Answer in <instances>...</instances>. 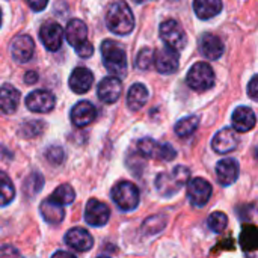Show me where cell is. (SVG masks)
Instances as JSON below:
<instances>
[{
  "mask_svg": "<svg viewBox=\"0 0 258 258\" xmlns=\"http://www.w3.org/2000/svg\"><path fill=\"white\" fill-rule=\"evenodd\" d=\"M239 171H240V166L236 159H222L216 165V178L219 184L230 186L237 180Z\"/></svg>",
  "mask_w": 258,
  "mask_h": 258,
  "instance_id": "cell-18",
  "label": "cell"
},
{
  "mask_svg": "<svg viewBox=\"0 0 258 258\" xmlns=\"http://www.w3.org/2000/svg\"><path fill=\"white\" fill-rule=\"evenodd\" d=\"M45 157H47V160H48L50 163L59 165V163H62L65 154H63V150H62L60 147H50V148L47 150V153H45Z\"/></svg>",
  "mask_w": 258,
  "mask_h": 258,
  "instance_id": "cell-36",
  "label": "cell"
},
{
  "mask_svg": "<svg viewBox=\"0 0 258 258\" xmlns=\"http://www.w3.org/2000/svg\"><path fill=\"white\" fill-rule=\"evenodd\" d=\"M63 35L67 36V41L70 45L73 47H77L79 44L85 42L88 39V29H86V24L82 21V20H71L67 27H65V32Z\"/></svg>",
  "mask_w": 258,
  "mask_h": 258,
  "instance_id": "cell-22",
  "label": "cell"
},
{
  "mask_svg": "<svg viewBox=\"0 0 258 258\" xmlns=\"http://www.w3.org/2000/svg\"><path fill=\"white\" fill-rule=\"evenodd\" d=\"M177 156V151L172 145L169 144H160V148H159V160H165V162H169V160H174Z\"/></svg>",
  "mask_w": 258,
  "mask_h": 258,
  "instance_id": "cell-37",
  "label": "cell"
},
{
  "mask_svg": "<svg viewBox=\"0 0 258 258\" xmlns=\"http://www.w3.org/2000/svg\"><path fill=\"white\" fill-rule=\"evenodd\" d=\"M166 227V218L162 216V215H156V216H151L150 219H147L144 222V233L148 234V236H153V234H157L160 233L163 228Z\"/></svg>",
  "mask_w": 258,
  "mask_h": 258,
  "instance_id": "cell-31",
  "label": "cell"
},
{
  "mask_svg": "<svg viewBox=\"0 0 258 258\" xmlns=\"http://www.w3.org/2000/svg\"><path fill=\"white\" fill-rule=\"evenodd\" d=\"M36 82H38V74H36L35 71H29V73L24 74V83L33 85V83H36Z\"/></svg>",
  "mask_w": 258,
  "mask_h": 258,
  "instance_id": "cell-42",
  "label": "cell"
},
{
  "mask_svg": "<svg viewBox=\"0 0 258 258\" xmlns=\"http://www.w3.org/2000/svg\"><path fill=\"white\" fill-rule=\"evenodd\" d=\"M121 92H122V83L116 76L106 77L98 85V98L106 104L115 103L121 97Z\"/></svg>",
  "mask_w": 258,
  "mask_h": 258,
  "instance_id": "cell-15",
  "label": "cell"
},
{
  "mask_svg": "<svg viewBox=\"0 0 258 258\" xmlns=\"http://www.w3.org/2000/svg\"><path fill=\"white\" fill-rule=\"evenodd\" d=\"M42 184H44V180H42V177L39 175V174H32L29 178H26V181H24V194H27V192H30V189H33L32 190V197L33 195H36L41 189H42Z\"/></svg>",
  "mask_w": 258,
  "mask_h": 258,
  "instance_id": "cell-33",
  "label": "cell"
},
{
  "mask_svg": "<svg viewBox=\"0 0 258 258\" xmlns=\"http://www.w3.org/2000/svg\"><path fill=\"white\" fill-rule=\"evenodd\" d=\"M190 178V171L186 166H177L172 172H163L159 174L156 178V189L163 197H172L175 195L181 187L187 184Z\"/></svg>",
  "mask_w": 258,
  "mask_h": 258,
  "instance_id": "cell-3",
  "label": "cell"
},
{
  "mask_svg": "<svg viewBox=\"0 0 258 258\" xmlns=\"http://www.w3.org/2000/svg\"><path fill=\"white\" fill-rule=\"evenodd\" d=\"M248 94L252 100H258V77L254 76L248 85Z\"/></svg>",
  "mask_w": 258,
  "mask_h": 258,
  "instance_id": "cell-39",
  "label": "cell"
},
{
  "mask_svg": "<svg viewBox=\"0 0 258 258\" xmlns=\"http://www.w3.org/2000/svg\"><path fill=\"white\" fill-rule=\"evenodd\" d=\"M239 145V138L234 128H222L218 132L212 141V147L218 154H228L234 151Z\"/></svg>",
  "mask_w": 258,
  "mask_h": 258,
  "instance_id": "cell-12",
  "label": "cell"
},
{
  "mask_svg": "<svg viewBox=\"0 0 258 258\" xmlns=\"http://www.w3.org/2000/svg\"><path fill=\"white\" fill-rule=\"evenodd\" d=\"M57 255H63V257H74L73 254H70V252H63V251H60V252H56V254H54V257H57Z\"/></svg>",
  "mask_w": 258,
  "mask_h": 258,
  "instance_id": "cell-43",
  "label": "cell"
},
{
  "mask_svg": "<svg viewBox=\"0 0 258 258\" xmlns=\"http://www.w3.org/2000/svg\"><path fill=\"white\" fill-rule=\"evenodd\" d=\"M15 198V189L11 178L0 171V207H5L12 203Z\"/></svg>",
  "mask_w": 258,
  "mask_h": 258,
  "instance_id": "cell-26",
  "label": "cell"
},
{
  "mask_svg": "<svg viewBox=\"0 0 258 258\" xmlns=\"http://www.w3.org/2000/svg\"><path fill=\"white\" fill-rule=\"evenodd\" d=\"M39 38L48 51H56L63 42V29L56 21H47L41 26Z\"/></svg>",
  "mask_w": 258,
  "mask_h": 258,
  "instance_id": "cell-8",
  "label": "cell"
},
{
  "mask_svg": "<svg viewBox=\"0 0 258 258\" xmlns=\"http://www.w3.org/2000/svg\"><path fill=\"white\" fill-rule=\"evenodd\" d=\"M33 51H35V42L29 35H20L11 44V54L14 60L20 63L29 62L33 56Z\"/></svg>",
  "mask_w": 258,
  "mask_h": 258,
  "instance_id": "cell-14",
  "label": "cell"
},
{
  "mask_svg": "<svg viewBox=\"0 0 258 258\" xmlns=\"http://www.w3.org/2000/svg\"><path fill=\"white\" fill-rule=\"evenodd\" d=\"M194 11L201 20H210L221 14L222 0H194Z\"/></svg>",
  "mask_w": 258,
  "mask_h": 258,
  "instance_id": "cell-24",
  "label": "cell"
},
{
  "mask_svg": "<svg viewBox=\"0 0 258 258\" xmlns=\"http://www.w3.org/2000/svg\"><path fill=\"white\" fill-rule=\"evenodd\" d=\"M106 24L109 30L116 35H128L135 27V17L128 5L124 2L110 5L106 14Z\"/></svg>",
  "mask_w": 258,
  "mask_h": 258,
  "instance_id": "cell-1",
  "label": "cell"
},
{
  "mask_svg": "<svg viewBox=\"0 0 258 258\" xmlns=\"http://www.w3.org/2000/svg\"><path fill=\"white\" fill-rule=\"evenodd\" d=\"M112 200L113 203L124 212H132L139 204V190L138 187L130 181H121L118 183L112 190Z\"/></svg>",
  "mask_w": 258,
  "mask_h": 258,
  "instance_id": "cell-5",
  "label": "cell"
},
{
  "mask_svg": "<svg viewBox=\"0 0 258 258\" xmlns=\"http://www.w3.org/2000/svg\"><path fill=\"white\" fill-rule=\"evenodd\" d=\"M26 106L32 112L47 113V112L53 110V107H54V95L48 91H44V89L33 91L27 95Z\"/></svg>",
  "mask_w": 258,
  "mask_h": 258,
  "instance_id": "cell-11",
  "label": "cell"
},
{
  "mask_svg": "<svg viewBox=\"0 0 258 258\" xmlns=\"http://www.w3.org/2000/svg\"><path fill=\"white\" fill-rule=\"evenodd\" d=\"M240 245L245 251H255L258 246V231L255 225H245L240 234Z\"/></svg>",
  "mask_w": 258,
  "mask_h": 258,
  "instance_id": "cell-27",
  "label": "cell"
},
{
  "mask_svg": "<svg viewBox=\"0 0 258 258\" xmlns=\"http://www.w3.org/2000/svg\"><path fill=\"white\" fill-rule=\"evenodd\" d=\"M153 62L160 74H172L178 70V51L169 45H165L157 50Z\"/></svg>",
  "mask_w": 258,
  "mask_h": 258,
  "instance_id": "cell-9",
  "label": "cell"
},
{
  "mask_svg": "<svg viewBox=\"0 0 258 258\" xmlns=\"http://www.w3.org/2000/svg\"><path fill=\"white\" fill-rule=\"evenodd\" d=\"M44 130V122L41 121H29L23 125L21 128V133L26 136V138H35L38 135H41Z\"/></svg>",
  "mask_w": 258,
  "mask_h": 258,
  "instance_id": "cell-35",
  "label": "cell"
},
{
  "mask_svg": "<svg viewBox=\"0 0 258 258\" xmlns=\"http://www.w3.org/2000/svg\"><path fill=\"white\" fill-rule=\"evenodd\" d=\"M65 243L77 252H86L92 248L94 239L89 231L82 227H76L65 234Z\"/></svg>",
  "mask_w": 258,
  "mask_h": 258,
  "instance_id": "cell-13",
  "label": "cell"
},
{
  "mask_svg": "<svg viewBox=\"0 0 258 258\" xmlns=\"http://www.w3.org/2000/svg\"><path fill=\"white\" fill-rule=\"evenodd\" d=\"M233 121V128L239 133H246L251 132L255 124H257V116L254 113V110L251 107L246 106H239L231 116Z\"/></svg>",
  "mask_w": 258,
  "mask_h": 258,
  "instance_id": "cell-16",
  "label": "cell"
},
{
  "mask_svg": "<svg viewBox=\"0 0 258 258\" xmlns=\"http://www.w3.org/2000/svg\"><path fill=\"white\" fill-rule=\"evenodd\" d=\"M200 125V118L192 115V116H186L183 119H180L177 124H175V133L180 136V138H189L190 135H194L197 132Z\"/></svg>",
  "mask_w": 258,
  "mask_h": 258,
  "instance_id": "cell-28",
  "label": "cell"
},
{
  "mask_svg": "<svg viewBox=\"0 0 258 258\" xmlns=\"http://www.w3.org/2000/svg\"><path fill=\"white\" fill-rule=\"evenodd\" d=\"M15 255H20V252L12 248V246H2L0 248V257H15Z\"/></svg>",
  "mask_w": 258,
  "mask_h": 258,
  "instance_id": "cell-41",
  "label": "cell"
},
{
  "mask_svg": "<svg viewBox=\"0 0 258 258\" xmlns=\"http://www.w3.org/2000/svg\"><path fill=\"white\" fill-rule=\"evenodd\" d=\"M101 56H103L106 70L112 76L122 77L127 74V56L121 44L112 39H106L101 44Z\"/></svg>",
  "mask_w": 258,
  "mask_h": 258,
  "instance_id": "cell-2",
  "label": "cell"
},
{
  "mask_svg": "<svg viewBox=\"0 0 258 258\" xmlns=\"http://www.w3.org/2000/svg\"><path fill=\"white\" fill-rule=\"evenodd\" d=\"M212 192H213L212 184L206 178H201V177L190 180L187 184V198L190 204L195 207H204L209 203Z\"/></svg>",
  "mask_w": 258,
  "mask_h": 258,
  "instance_id": "cell-7",
  "label": "cell"
},
{
  "mask_svg": "<svg viewBox=\"0 0 258 258\" xmlns=\"http://www.w3.org/2000/svg\"><path fill=\"white\" fill-rule=\"evenodd\" d=\"M20 101V92L12 85H3L0 88V115H11L17 110Z\"/></svg>",
  "mask_w": 258,
  "mask_h": 258,
  "instance_id": "cell-21",
  "label": "cell"
},
{
  "mask_svg": "<svg viewBox=\"0 0 258 258\" xmlns=\"http://www.w3.org/2000/svg\"><path fill=\"white\" fill-rule=\"evenodd\" d=\"M186 82H187V85L194 91L204 92V91L210 89L215 85V71H213V68L209 63L197 62L189 70Z\"/></svg>",
  "mask_w": 258,
  "mask_h": 258,
  "instance_id": "cell-4",
  "label": "cell"
},
{
  "mask_svg": "<svg viewBox=\"0 0 258 258\" xmlns=\"http://www.w3.org/2000/svg\"><path fill=\"white\" fill-rule=\"evenodd\" d=\"M154 60V53L151 48H142L139 53H138V57H136V65L141 68V70H148L151 67Z\"/></svg>",
  "mask_w": 258,
  "mask_h": 258,
  "instance_id": "cell-34",
  "label": "cell"
},
{
  "mask_svg": "<svg viewBox=\"0 0 258 258\" xmlns=\"http://www.w3.org/2000/svg\"><path fill=\"white\" fill-rule=\"evenodd\" d=\"M228 225V218L222 212H215L209 218V228L213 233H222Z\"/></svg>",
  "mask_w": 258,
  "mask_h": 258,
  "instance_id": "cell-32",
  "label": "cell"
},
{
  "mask_svg": "<svg viewBox=\"0 0 258 258\" xmlns=\"http://www.w3.org/2000/svg\"><path fill=\"white\" fill-rule=\"evenodd\" d=\"M0 26H2V9H0Z\"/></svg>",
  "mask_w": 258,
  "mask_h": 258,
  "instance_id": "cell-45",
  "label": "cell"
},
{
  "mask_svg": "<svg viewBox=\"0 0 258 258\" xmlns=\"http://www.w3.org/2000/svg\"><path fill=\"white\" fill-rule=\"evenodd\" d=\"M160 36L166 45L177 51L186 47V33L175 20H166L160 24Z\"/></svg>",
  "mask_w": 258,
  "mask_h": 258,
  "instance_id": "cell-6",
  "label": "cell"
},
{
  "mask_svg": "<svg viewBox=\"0 0 258 258\" xmlns=\"http://www.w3.org/2000/svg\"><path fill=\"white\" fill-rule=\"evenodd\" d=\"M74 198H76V192L70 184H60L50 197V200L57 203L59 206H68L74 201Z\"/></svg>",
  "mask_w": 258,
  "mask_h": 258,
  "instance_id": "cell-29",
  "label": "cell"
},
{
  "mask_svg": "<svg viewBox=\"0 0 258 258\" xmlns=\"http://www.w3.org/2000/svg\"><path fill=\"white\" fill-rule=\"evenodd\" d=\"M76 48V51H77V54L80 56V57H83V59H86V57H91L92 56V53H94V45L86 39L85 42H82V44H79L77 47H74Z\"/></svg>",
  "mask_w": 258,
  "mask_h": 258,
  "instance_id": "cell-38",
  "label": "cell"
},
{
  "mask_svg": "<svg viewBox=\"0 0 258 258\" xmlns=\"http://www.w3.org/2000/svg\"><path fill=\"white\" fill-rule=\"evenodd\" d=\"M200 51L203 53L204 57L210 60H216L224 53V42L221 41L219 36L213 33H206L200 39Z\"/></svg>",
  "mask_w": 258,
  "mask_h": 258,
  "instance_id": "cell-20",
  "label": "cell"
},
{
  "mask_svg": "<svg viewBox=\"0 0 258 258\" xmlns=\"http://www.w3.org/2000/svg\"><path fill=\"white\" fill-rule=\"evenodd\" d=\"M97 116V109L92 103L83 100L79 101L73 109H71V121L76 127H86L89 125Z\"/></svg>",
  "mask_w": 258,
  "mask_h": 258,
  "instance_id": "cell-17",
  "label": "cell"
},
{
  "mask_svg": "<svg viewBox=\"0 0 258 258\" xmlns=\"http://www.w3.org/2000/svg\"><path fill=\"white\" fill-rule=\"evenodd\" d=\"M133 2H136V3H142V2H145V0H133Z\"/></svg>",
  "mask_w": 258,
  "mask_h": 258,
  "instance_id": "cell-44",
  "label": "cell"
},
{
  "mask_svg": "<svg viewBox=\"0 0 258 258\" xmlns=\"http://www.w3.org/2000/svg\"><path fill=\"white\" fill-rule=\"evenodd\" d=\"M39 210H41V215H42V218H44V221H45L47 224H54V225H57V224H60V222L63 221V218H65V213H63L62 207H60L57 203L51 201V200H45V201L41 204Z\"/></svg>",
  "mask_w": 258,
  "mask_h": 258,
  "instance_id": "cell-25",
  "label": "cell"
},
{
  "mask_svg": "<svg viewBox=\"0 0 258 258\" xmlns=\"http://www.w3.org/2000/svg\"><path fill=\"white\" fill-rule=\"evenodd\" d=\"M109 218H110V210L104 203H101L98 200L88 201L86 210H85L86 224H89L91 227H103L107 224Z\"/></svg>",
  "mask_w": 258,
  "mask_h": 258,
  "instance_id": "cell-10",
  "label": "cell"
},
{
  "mask_svg": "<svg viewBox=\"0 0 258 258\" xmlns=\"http://www.w3.org/2000/svg\"><path fill=\"white\" fill-rule=\"evenodd\" d=\"M148 101V89L144 83H135L130 86L127 92V106L130 110L138 112L141 110L145 103Z\"/></svg>",
  "mask_w": 258,
  "mask_h": 258,
  "instance_id": "cell-23",
  "label": "cell"
},
{
  "mask_svg": "<svg viewBox=\"0 0 258 258\" xmlns=\"http://www.w3.org/2000/svg\"><path fill=\"white\" fill-rule=\"evenodd\" d=\"M92 82H94L92 71H89L85 67H77L71 73L70 80H68V85H70V88H71L73 92H76V94H85V92H88L91 89Z\"/></svg>",
  "mask_w": 258,
  "mask_h": 258,
  "instance_id": "cell-19",
  "label": "cell"
},
{
  "mask_svg": "<svg viewBox=\"0 0 258 258\" xmlns=\"http://www.w3.org/2000/svg\"><path fill=\"white\" fill-rule=\"evenodd\" d=\"M159 148H160V144L151 138H144L138 142L139 154L147 157V159H157L159 157Z\"/></svg>",
  "mask_w": 258,
  "mask_h": 258,
  "instance_id": "cell-30",
  "label": "cell"
},
{
  "mask_svg": "<svg viewBox=\"0 0 258 258\" xmlns=\"http://www.w3.org/2000/svg\"><path fill=\"white\" fill-rule=\"evenodd\" d=\"M27 3H29V6H30L32 11L39 12V11H44L45 9L48 0H27Z\"/></svg>",
  "mask_w": 258,
  "mask_h": 258,
  "instance_id": "cell-40",
  "label": "cell"
}]
</instances>
